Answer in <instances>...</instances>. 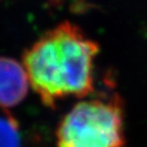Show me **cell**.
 <instances>
[{
    "label": "cell",
    "instance_id": "6da1fadb",
    "mask_svg": "<svg viewBox=\"0 0 147 147\" xmlns=\"http://www.w3.org/2000/svg\"><path fill=\"white\" fill-rule=\"evenodd\" d=\"M99 45L78 26L63 22L42 35L24 53L30 84L42 103L53 108L69 96L86 97L93 91L94 59Z\"/></svg>",
    "mask_w": 147,
    "mask_h": 147
},
{
    "label": "cell",
    "instance_id": "7a4b0ae2",
    "mask_svg": "<svg viewBox=\"0 0 147 147\" xmlns=\"http://www.w3.org/2000/svg\"><path fill=\"white\" fill-rule=\"evenodd\" d=\"M57 147H125L123 102L107 99L81 101L62 117L56 131Z\"/></svg>",
    "mask_w": 147,
    "mask_h": 147
},
{
    "label": "cell",
    "instance_id": "3957f363",
    "mask_svg": "<svg viewBox=\"0 0 147 147\" xmlns=\"http://www.w3.org/2000/svg\"><path fill=\"white\" fill-rule=\"evenodd\" d=\"M29 77L25 67L10 57H0V108L20 104L29 91Z\"/></svg>",
    "mask_w": 147,
    "mask_h": 147
},
{
    "label": "cell",
    "instance_id": "277c9868",
    "mask_svg": "<svg viewBox=\"0 0 147 147\" xmlns=\"http://www.w3.org/2000/svg\"><path fill=\"white\" fill-rule=\"evenodd\" d=\"M0 147H21L18 122L5 109L0 111Z\"/></svg>",
    "mask_w": 147,
    "mask_h": 147
}]
</instances>
